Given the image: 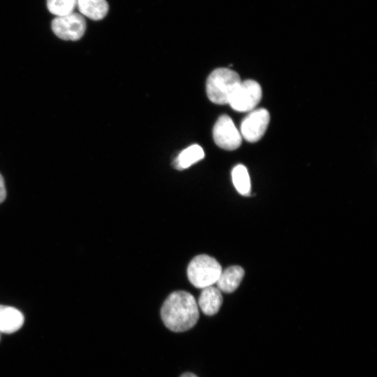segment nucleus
<instances>
[{
    "instance_id": "13",
    "label": "nucleus",
    "mask_w": 377,
    "mask_h": 377,
    "mask_svg": "<svg viewBox=\"0 0 377 377\" xmlns=\"http://www.w3.org/2000/svg\"><path fill=\"white\" fill-rule=\"evenodd\" d=\"M232 183L242 195L248 196L251 192V180L246 168L242 165H236L232 170Z\"/></svg>"
},
{
    "instance_id": "7",
    "label": "nucleus",
    "mask_w": 377,
    "mask_h": 377,
    "mask_svg": "<svg viewBox=\"0 0 377 377\" xmlns=\"http://www.w3.org/2000/svg\"><path fill=\"white\" fill-rule=\"evenodd\" d=\"M270 116L265 108L253 110L244 118L240 126V134L247 142H256L265 134Z\"/></svg>"
},
{
    "instance_id": "6",
    "label": "nucleus",
    "mask_w": 377,
    "mask_h": 377,
    "mask_svg": "<svg viewBox=\"0 0 377 377\" xmlns=\"http://www.w3.org/2000/svg\"><path fill=\"white\" fill-rule=\"evenodd\" d=\"M213 138L218 147L232 151L242 144V137L232 119L227 114L221 115L215 123L212 131Z\"/></svg>"
},
{
    "instance_id": "9",
    "label": "nucleus",
    "mask_w": 377,
    "mask_h": 377,
    "mask_svg": "<svg viewBox=\"0 0 377 377\" xmlns=\"http://www.w3.org/2000/svg\"><path fill=\"white\" fill-rule=\"evenodd\" d=\"M223 303L221 291L215 287L208 286L202 289L198 299V306L207 316H213L220 309Z\"/></svg>"
},
{
    "instance_id": "14",
    "label": "nucleus",
    "mask_w": 377,
    "mask_h": 377,
    "mask_svg": "<svg viewBox=\"0 0 377 377\" xmlns=\"http://www.w3.org/2000/svg\"><path fill=\"white\" fill-rule=\"evenodd\" d=\"M76 6L77 0H47L49 11L57 17L73 13Z\"/></svg>"
},
{
    "instance_id": "2",
    "label": "nucleus",
    "mask_w": 377,
    "mask_h": 377,
    "mask_svg": "<svg viewBox=\"0 0 377 377\" xmlns=\"http://www.w3.org/2000/svg\"><path fill=\"white\" fill-rule=\"evenodd\" d=\"M241 82L235 71L219 68L214 70L206 81V92L208 98L219 105L228 104L230 97Z\"/></svg>"
},
{
    "instance_id": "12",
    "label": "nucleus",
    "mask_w": 377,
    "mask_h": 377,
    "mask_svg": "<svg viewBox=\"0 0 377 377\" xmlns=\"http://www.w3.org/2000/svg\"><path fill=\"white\" fill-rule=\"evenodd\" d=\"M205 157L202 148L198 145H193L184 149L172 162L173 167L183 170L202 160Z\"/></svg>"
},
{
    "instance_id": "3",
    "label": "nucleus",
    "mask_w": 377,
    "mask_h": 377,
    "mask_svg": "<svg viewBox=\"0 0 377 377\" xmlns=\"http://www.w3.org/2000/svg\"><path fill=\"white\" fill-rule=\"evenodd\" d=\"M221 272L222 267L219 262L205 254L193 258L187 268L189 281L195 287L202 289L216 283Z\"/></svg>"
},
{
    "instance_id": "15",
    "label": "nucleus",
    "mask_w": 377,
    "mask_h": 377,
    "mask_svg": "<svg viewBox=\"0 0 377 377\" xmlns=\"http://www.w3.org/2000/svg\"><path fill=\"white\" fill-rule=\"evenodd\" d=\"M6 197V190L5 187L4 180L0 174V203H1Z\"/></svg>"
},
{
    "instance_id": "17",
    "label": "nucleus",
    "mask_w": 377,
    "mask_h": 377,
    "mask_svg": "<svg viewBox=\"0 0 377 377\" xmlns=\"http://www.w3.org/2000/svg\"><path fill=\"white\" fill-rule=\"evenodd\" d=\"M0 338H1V335H0Z\"/></svg>"
},
{
    "instance_id": "16",
    "label": "nucleus",
    "mask_w": 377,
    "mask_h": 377,
    "mask_svg": "<svg viewBox=\"0 0 377 377\" xmlns=\"http://www.w3.org/2000/svg\"><path fill=\"white\" fill-rule=\"evenodd\" d=\"M180 377H198V376L192 373L187 372V373L183 374Z\"/></svg>"
},
{
    "instance_id": "4",
    "label": "nucleus",
    "mask_w": 377,
    "mask_h": 377,
    "mask_svg": "<svg viewBox=\"0 0 377 377\" xmlns=\"http://www.w3.org/2000/svg\"><path fill=\"white\" fill-rule=\"evenodd\" d=\"M262 89L253 80L241 81L231 94L228 104L237 112H250L259 103Z\"/></svg>"
},
{
    "instance_id": "5",
    "label": "nucleus",
    "mask_w": 377,
    "mask_h": 377,
    "mask_svg": "<svg viewBox=\"0 0 377 377\" xmlns=\"http://www.w3.org/2000/svg\"><path fill=\"white\" fill-rule=\"evenodd\" d=\"M52 29L59 38L66 40L80 39L87 28L84 16L77 13L56 17L52 21Z\"/></svg>"
},
{
    "instance_id": "1",
    "label": "nucleus",
    "mask_w": 377,
    "mask_h": 377,
    "mask_svg": "<svg viewBox=\"0 0 377 377\" xmlns=\"http://www.w3.org/2000/svg\"><path fill=\"white\" fill-rule=\"evenodd\" d=\"M161 316L170 330L175 332L187 331L198 320V303L194 297L186 291L173 292L163 302Z\"/></svg>"
},
{
    "instance_id": "8",
    "label": "nucleus",
    "mask_w": 377,
    "mask_h": 377,
    "mask_svg": "<svg viewBox=\"0 0 377 377\" xmlns=\"http://www.w3.org/2000/svg\"><path fill=\"white\" fill-rule=\"evenodd\" d=\"M24 317L18 309L0 304V333L10 334L20 330L24 324Z\"/></svg>"
},
{
    "instance_id": "11",
    "label": "nucleus",
    "mask_w": 377,
    "mask_h": 377,
    "mask_svg": "<svg viewBox=\"0 0 377 377\" xmlns=\"http://www.w3.org/2000/svg\"><path fill=\"white\" fill-rule=\"evenodd\" d=\"M76 6L81 15L93 20H102L109 9L106 0H77Z\"/></svg>"
},
{
    "instance_id": "10",
    "label": "nucleus",
    "mask_w": 377,
    "mask_h": 377,
    "mask_svg": "<svg viewBox=\"0 0 377 377\" xmlns=\"http://www.w3.org/2000/svg\"><path fill=\"white\" fill-rule=\"evenodd\" d=\"M244 275V269L238 265L230 266L222 271L218 281L217 288L222 292L230 293L239 286Z\"/></svg>"
}]
</instances>
